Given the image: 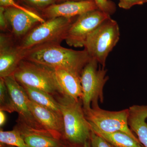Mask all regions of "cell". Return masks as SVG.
I'll list each match as a JSON object with an SVG mask.
<instances>
[{"label":"cell","instance_id":"cell-28","mask_svg":"<svg viewBox=\"0 0 147 147\" xmlns=\"http://www.w3.org/2000/svg\"><path fill=\"white\" fill-rule=\"evenodd\" d=\"M83 147H91V145L90 141V140H88L84 143Z\"/></svg>","mask_w":147,"mask_h":147},{"label":"cell","instance_id":"cell-18","mask_svg":"<svg viewBox=\"0 0 147 147\" xmlns=\"http://www.w3.org/2000/svg\"><path fill=\"white\" fill-rule=\"evenodd\" d=\"M21 86L30 100L62 115L59 102L53 96L41 90L24 85Z\"/></svg>","mask_w":147,"mask_h":147},{"label":"cell","instance_id":"cell-24","mask_svg":"<svg viewBox=\"0 0 147 147\" xmlns=\"http://www.w3.org/2000/svg\"><path fill=\"white\" fill-rule=\"evenodd\" d=\"M90 141L91 147H113L105 139L96 134L92 130Z\"/></svg>","mask_w":147,"mask_h":147},{"label":"cell","instance_id":"cell-11","mask_svg":"<svg viewBox=\"0 0 147 147\" xmlns=\"http://www.w3.org/2000/svg\"><path fill=\"white\" fill-rule=\"evenodd\" d=\"M98 9L94 0L68 1L57 3L41 11L47 19L65 17L73 18L90 11Z\"/></svg>","mask_w":147,"mask_h":147},{"label":"cell","instance_id":"cell-26","mask_svg":"<svg viewBox=\"0 0 147 147\" xmlns=\"http://www.w3.org/2000/svg\"><path fill=\"white\" fill-rule=\"evenodd\" d=\"M5 7L0 6V28L1 30L5 31L8 24L4 14Z\"/></svg>","mask_w":147,"mask_h":147},{"label":"cell","instance_id":"cell-23","mask_svg":"<svg viewBox=\"0 0 147 147\" xmlns=\"http://www.w3.org/2000/svg\"><path fill=\"white\" fill-rule=\"evenodd\" d=\"M98 9L111 16L115 12L116 7L114 3L109 0H94Z\"/></svg>","mask_w":147,"mask_h":147},{"label":"cell","instance_id":"cell-29","mask_svg":"<svg viewBox=\"0 0 147 147\" xmlns=\"http://www.w3.org/2000/svg\"><path fill=\"white\" fill-rule=\"evenodd\" d=\"M84 0H58L57 3L64 2L68 1H82Z\"/></svg>","mask_w":147,"mask_h":147},{"label":"cell","instance_id":"cell-4","mask_svg":"<svg viewBox=\"0 0 147 147\" xmlns=\"http://www.w3.org/2000/svg\"><path fill=\"white\" fill-rule=\"evenodd\" d=\"M120 36L117 22L109 17L89 35L84 43V50L105 67L108 55L117 45Z\"/></svg>","mask_w":147,"mask_h":147},{"label":"cell","instance_id":"cell-6","mask_svg":"<svg viewBox=\"0 0 147 147\" xmlns=\"http://www.w3.org/2000/svg\"><path fill=\"white\" fill-rule=\"evenodd\" d=\"M98 63L92 58L84 67L80 76L83 96L82 102L84 111L92 105H98V101L104 100L103 88L109 77L105 67H98Z\"/></svg>","mask_w":147,"mask_h":147},{"label":"cell","instance_id":"cell-20","mask_svg":"<svg viewBox=\"0 0 147 147\" xmlns=\"http://www.w3.org/2000/svg\"><path fill=\"white\" fill-rule=\"evenodd\" d=\"M0 110L16 112V108L4 78H0Z\"/></svg>","mask_w":147,"mask_h":147},{"label":"cell","instance_id":"cell-1","mask_svg":"<svg viewBox=\"0 0 147 147\" xmlns=\"http://www.w3.org/2000/svg\"><path fill=\"white\" fill-rule=\"evenodd\" d=\"M92 59L86 50H71L60 43L39 45L26 51L25 59L54 69H63L80 78L84 67Z\"/></svg>","mask_w":147,"mask_h":147},{"label":"cell","instance_id":"cell-2","mask_svg":"<svg viewBox=\"0 0 147 147\" xmlns=\"http://www.w3.org/2000/svg\"><path fill=\"white\" fill-rule=\"evenodd\" d=\"M63 122V139L70 144L84 145L90 140L92 129L86 119L82 100L67 96L58 98Z\"/></svg>","mask_w":147,"mask_h":147},{"label":"cell","instance_id":"cell-25","mask_svg":"<svg viewBox=\"0 0 147 147\" xmlns=\"http://www.w3.org/2000/svg\"><path fill=\"white\" fill-rule=\"evenodd\" d=\"M147 3V0H119V7L128 9L135 5H142Z\"/></svg>","mask_w":147,"mask_h":147},{"label":"cell","instance_id":"cell-21","mask_svg":"<svg viewBox=\"0 0 147 147\" xmlns=\"http://www.w3.org/2000/svg\"><path fill=\"white\" fill-rule=\"evenodd\" d=\"M0 6L3 7H11L24 11L25 12L28 13L32 17L36 18L40 23H42L45 22V20L43 17L35 13L34 11L31 10L29 9L22 6L21 5H19L18 3L16 2L15 0H0Z\"/></svg>","mask_w":147,"mask_h":147},{"label":"cell","instance_id":"cell-22","mask_svg":"<svg viewBox=\"0 0 147 147\" xmlns=\"http://www.w3.org/2000/svg\"><path fill=\"white\" fill-rule=\"evenodd\" d=\"M30 8L42 11L58 3V0H20Z\"/></svg>","mask_w":147,"mask_h":147},{"label":"cell","instance_id":"cell-8","mask_svg":"<svg viewBox=\"0 0 147 147\" xmlns=\"http://www.w3.org/2000/svg\"><path fill=\"white\" fill-rule=\"evenodd\" d=\"M110 17L99 9L76 16L67 32L65 40L71 47H84L89 35Z\"/></svg>","mask_w":147,"mask_h":147},{"label":"cell","instance_id":"cell-16","mask_svg":"<svg viewBox=\"0 0 147 147\" xmlns=\"http://www.w3.org/2000/svg\"><path fill=\"white\" fill-rule=\"evenodd\" d=\"M56 76L66 96L76 101L82 100L83 92L80 78L63 69H55Z\"/></svg>","mask_w":147,"mask_h":147},{"label":"cell","instance_id":"cell-15","mask_svg":"<svg viewBox=\"0 0 147 147\" xmlns=\"http://www.w3.org/2000/svg\"><path fill=\"white\" fill-rule=\"evenodd\" d=\"M128 110L129 127L137 134L140 143L147 147V105H132Z\"/></svg>","mask_w":147,"mask_h":147},{"label":"cell","instance_id":"cell-10","mask_svg":"<svg viewBox=\"0 0 147 147\" xmlns=\"http://www.w3.org/2000/svg\"><path fill=\"white\" fill-rule=\"evenodd\" d=\"M26 51L15 44L11 35H0V78L13 75L19 63L24 59Z\"/></svg>","mask_w":147,"mask_h":147},{"label":"cell","instance_id":"cell-27","mask_svg":"<svg viewBox=\"0 0 147 147\" xmlns=\"http://www.w3.org/2000/svg\"><path fill=\"white\" fill-rule=\"evenodd\" d=\"M7 117L4 111L0 110V127L1 128L5 124L6 121Z\"/></svg>","mask_w":147,"mask_h":147},{"label":"cell","instance_id":"cell-7","mask_svg":"<svg viewBox=\"0 0 147 147\" xmlns=\"http://www.w3.org/2000/svg\"><path fill=\"white\" fill-rule=\"evenodd\" d=\"M84 112L90 124L101 131L106 132L122 131L139 140L128 125V109L110 111L101 109L97 105H92L90 110Z\"/></svg>","mask_w":147,"mask_h":147},{"label":"cell","instance_id":"cell-3","mask_svg":"<svg viewBox=\"0 0 147 147\" xmlns=\"http://www.w3.org/2000/svg\"><path fill=\"white\" fill-rule=\"evenodd\" d=\"M13 75L21 85L41 90L56 99L65 96L55 69L50 67L24 59Z\"/></svg>","mask_w":147,"mask_h":147},{"label":"cell","instance_id":"cell-17","mask_svg":"<svg viewBox=\"0 0 147 147\" xmlns=\"http://www.w3.org/2000/svg\"><path fill=\"white\" fill-rule=\"evenodd\" d=\"M92 130L114 147H144L139 140L122 131L106 132L101 131L93 125H90Z\"/></svg>","mask_w":147,"mask_h":147},{"label":"cell","instance_id":"cell-19","mask_svg":"<svg viewBox=\"0 0 147 147\" xmlns=\"http://www.w3.org/2000/svg\"><path fill=\"white\" fill-rule=\"evenodd\" d=\"M0 144L15 147H28L25 143L19 131L14 127L11 131H4L1 128Z\"/></svg>","mask_w":147,"mask_h":147},{"label":"cell","instance_id":"cell-9","mask_svg":"<svg viewBox=\"0 0 147 147\" xmlns=\"http://www.w3.org/2000/svg\"><path fill=\"white\" fill-rule=\"evenodd\" d=\"M4 79L13 100L16 112L18 113V120L33 130L50 134L43 128L32 114L27 103L28 97L26 93L14 76L11 75Z\"/></svg>","mask_w":147,"mask_h":147},{"label":"cell","instance_id":"cell-31","mask_svg":"<svg viewBox=\"0 0 147 147\" xmlns=\"http://www.w3.org/2000/svg\"><path fill=\"white\" fill-rule=\"evenodd\" d=\"M0 147H15L12 146H8V145L0 144Z\"/></svg>","mask_w":147,"mask_h":147},{"label":"cell","instance_id":"cell-13","mask_svg":"<svg viewBox=\"0 0 147 147\" xmlns=\"http://www.w3.org/2000/svg\"><path fill=\"white\" fill-rule=\"evenodd\" d=\"M28 147H68V144L63 139H58L49 133H44L29 128L17 120L15 126Z\"/></svg>","mask_w":147,"mask_h":147},{"label":"cell","instance_id":"cell-12","mask_svg":"<svg viewBox=\"0 0 147 147\" xmlns=\"http://www.w3.org/2000/svg\"><path fill=\"white\" fill-rule=\"evenodd\" d=\"M29 109L43 128L58 139H63V122L62 115L49 108L27 100Z\"/></svg>","mask_w":147,"mask_h":147},{"label":"cell","instance_id":"cell-30","mask_svg":"<svg viewBox=\"0 0 147 147\" xmlns=\"http://www.w3.org/2000/svg\"><path fill=\"white\" fill-rule=\"evenodd\" d=\"M84 145L71 144L68 147H83Z\"/></svg>","mask_w":147,"mask_h":147},{"label":"cell","instance_id":"cell-5","mask_svg":"<svg viewBox=\"0 0 147 147\" xmlns=\"http://www.w3.org/2000/svg\"><path fill=\"white\" fill-rule=\"evenodd\" d=\"M76 17H57L45 20L22 38L18 44V47L26 51L44 44L61 43L65 40L67 32Z\"/></svg>","mask_w":147,"mask_h":147},{"label":"cell","instance_id":"cell-14","mask_svg":"<svg viewBox=\"0 0 147 147\" xmlns=\"http://www.w3.org/2000/svg\"><path fill=\"white\" fill-rule=\"evenodd\" d=\"M4 14L12 34L17 38L24 37L36 24H41L36 18L18 9L5 7Z\"/></svg>","mask_w":147,"mask_h":147}]
</instances>
